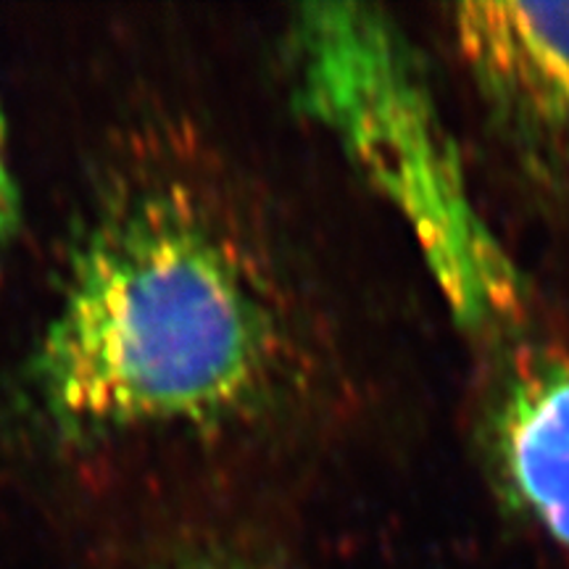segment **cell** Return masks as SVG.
I'll return each mask as SVG.
<instances>
[{
	"mask_svg": "<svg viewBox=\"0 0 569 569\" xmlns=\"http://www.w3.org/2000/svg\"><path fill=\"white\" fill-rule=\"evenodd\" d=\"M288 359L253 234L203 180L151 172L106 198L32 361L63 436L196 430L253 415Z\"/></svg>",
	"mask_w": 569,
	"mask_h": 569,
	"instance_id": "1",
	"label": "cell"
},
{
	"mask_svg": "<svg viewBox=\"0 0 569 569\" xmlns=\"http://www.w3.org/2000/svg\"><path fill=\"white\" fill-rule=\"evenodd\" d=\"M298 106L396 206L457 319L517 317L525 282L469 198L451 134L401 30L375 6L309 3L290 21Z\"/></svg>",
	"mask_w": 569,
	"mask_h": 569,
	"instance_id": "2",
	"label": "cell"
},
{
	"mask_svg": "<svg viewBox=\"0 0 569 569\" xmlns=\"http://www.w3.org/2000/svg\"><path fill=\"white\" fill-rule=\"evenodd\" d=\"M451 27L498 122L569 174V3H459Z\"/></svg>",
	"mask_w": 569,
	"mask_h": 569,
	"instance_id": "3",
	"label": "cell"
},
{
	"mask_svg": "<svg viewBox=\"0 0 569 569\" xmlns=\"http://www.w3.org/2000/svg\"><path fill=\"white\" fill-rule=\"evenodd\" d=\"M493 451L509 493L569 549V359L522 361L493 415Z\"/></svg>",
	"mask_w": 569,
	"mask_h": 569,
	"instance_id": "4",
	"label": "cell"
},
{
	"mask_svg": "<svg viewBox=\"0 0 569 569\" xmlns=\"http://www.w3.org/2000/svg\"><path fill=\"white\" fill-rule=\"evenodd\" d=\"M148 569H264L259 561L234 553L232 549H193L156 561Z\"/></svg>",
	"mask_w": 569,
	"mask_h": 569,
	"instance_id": "5",
	"label": "cell"
},
{
	"mask_svg": "<svg viewBox=\"0 0 569 569\" xmlns=\"http://www.w3.org/2000/svg\"><path fill=\"white\" fill-rule=\"evenodd\" d=\"M13 224H17V184H13L9 142H6V127L0 117V251L11 238Z\"/></svg>",
	"mask_w": 569,
	"mask_h": 569,
	"instance_id": "6",
	"label": "cell"
}]
</instances>
